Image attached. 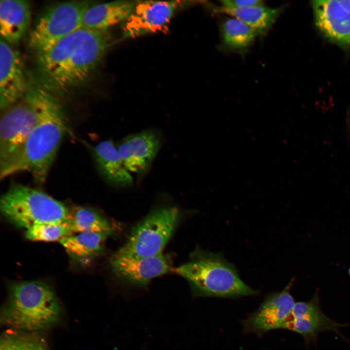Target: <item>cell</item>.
<instances>
[{
	"mask_svg": "<svg viewBox=\"0 0 350 350\" xmlns=\"http://www.w3.org/2000/svg\"><path fill=\"white\" fill-rule=\"evenodd\" d=\"M113 44L108 31L80 28L36 54L38 84L57 96L85 85Z\"/></svg>",
	"mask_w": 350,
	"mask_h": 350,
	"instance_id": "1",
	"label": "cell"
},
{
	"mask_svg": "<svg viewBox=\"0 0 350 350\" xmlns=\"http://www.w3.org/2000/svg\"><path fill=\"white\" fill-rule=\"evenodd\" d=\"M68 132L64 107L58 96L53 95L18 154L0 170V178L26 171L32 174L37 183H45L62 140Z\"/></svg>",
	"mask_w": 350,
	"mask_h": 350,
	"instance_id": "2",
	"label": "cell"
},
{
	"mask_svg": "<svg viewBox=\"0 0 350 350\" xmlns=\"http://www.w3.org/2000/svg\"><path fill=\"white\" fill-rule=\"evenodd\" d=\"M172 271L185 278L195 297L235 298L256 296L254 290L240 278L234 264L220 252L213 253L197 246L186 263Z\"/></svg>",
	"mask_w": 350,
	"mask_h": 350,
	"instance_id": "3",
	"label": "cell"
},
{
	"mask_svg": "<svg viewBox=\"0 0 350 350\" xmlns=\"http://www.w3.org/2000/svg\"><path fill=\"white\" fill-rule=\"evenodd\" d=\"M60 313L57 298L49 285L40 280L18 281L9 288L0 319L12 329L35 332L54 325Z\"/></svg>",
	"mask_w": 350,
	"mask_h": 350,
	"instance_id": "4",
	"label": "cell"
},
{
	"mask_svg": "<svg viewBox=\"0 0 350 350\" xmlns=\"http://www.w3.org/2000/svg\"><path fill=\"white\" fill-rule=\"evenodd\" d=\"M54 94L38 83L30 85L19 100L1 110L0 170L18 154L28 136L40 121Z\"/></svg>",
	"mask_w": 350,
	"mask_h": 350,
	"instance_id": "5",
	"label": "cell"
},
{
	"mask_svg": "<svg viewBox=\"0 0 350 350\" xmlns=\"http://www.w3.org/2000/svg\"><path fill=\"white\" fill-rule=\"evenodd\" d=\"M0 208L9 222L26 230L36 224L67 222L70 214L61 202L21 184L12 186L3 194Z\"/></svg>",
	"mask_w": 350,
	"mask_h": 350,
	"instance_id": "6",
	"label": "cell"
},
{
	"mask_svg": "<svg viewBox=\"0 0 350 350\" xmlns=\"http://www.w3.org/2000/svg\"><path fill=\"white\" fill-rule=\"evenodd\" d=\"M179 209L166 205L151 211L132 228L124 244L116 253L140 258L160 254L177 228Z\"/></svg>",
	"mask_w": 350,
	"mask_h": 350,
	"instance_id": "7",
	"label": "cell"
},
{
	"mask_svg": "<svg viewBox=\"0 0 350 350\" xmlns=\"http://www.w3.org/2000/svg\"><path fill=\"white\" fill-rule=\"evenodd\" d=\"M91 4L89 1L72 0L48 6L30 33L31 48L40 53L81 28L84 15Z\"/></svg>",
	"mask_w": 350,
	"mask_h": 350,
	"instance_id": "8",
	"label": "cell"
},
{
	"mask_svg": "<svg viewBox=\"0 0 350 350\" xmlns=\"http://www.w3.org/2000/svg\"><path fill=\"white\" fill-rule=\"evenodd\" d=\"M179 0L138 1L129 16L122 23L123 38H135L165 30L175 12L188 4Z\"/></svg>",
	"mask_w": 350,
	"mask_h": 350,
	"instance_id": "9",
	"label": "cell"
},
{
	"mask_svg": "<svg viewBox=\"0 0 350 350\" xmlns=\"http://www.w3.org/2000/svg\"><path fill=\"white\" fill-rule=\"evenodd\" d=\"M162 142L158 131L148 129L124 137L117 147L126 169L141 176L151 167Z\"/></svg>",
	"mask_w": 350,
	"mask_h": 350,
	"instance_id": "10",
	"label": "cell"
},
{
	"mask_svg": "<svg viewBox=\"0 0 350 350\" xmlns=\"http://www.w3.org/2000/svg\"><path fill=\"white\" fill-rule=\"evenodd\" d=\"M349 324H340L328 318L319 306V296L315 293L310 301L295 303L281 329L296 332L306 343L315 341L323 331H332L339 335V329Z\"/></svg>",
	"mask_w": 350,
	"mask_h": 350,
	"instance_id": "11",
	"label": "cell"
},
{
	"mask_svg": "<svg viewBox=\"0 0 350 350\" xmlns=\"http://www.w3.org/2000/svg\"><path fill=\"white\" fill-rule=\"evenodd\" d=\"M113 273L122 280L139 286L147 285L152 279L172 271V261L162 253L152 257L136 258L115 253L110 260Z\"/></svg>",
	"mask_w": 350,
	"mask_h": 350,
	"instance_id": "12",
	"label": "cell"
},
{
	"mask_svg": "<svg viewBox=\"0 0 350 350\" xmlns=\"http://www.w3.org/2000/svg\"><path fill=\"white\" fill-rule=\"evenodd\" d=\"M293 284V280L281 291L267 296L258 309L243 322L244 332L262 334L281 329L295 303L290 293Z\"/></svg>",
	"mask_w": 350,
	"mask_h": 350,
	"instance_id": "13",
	"label": "cell"
},
{
	"mask_svg": "<svg viewBox=\"0 0 350 350\" xmlns=\"http://www.w3.org/2000/svg\"><path fill=\"white\" fill-rule=\"evenodd\" d=\"M22 57L10 44L0 42L1 111L19 100L29 87Z\"/></svg>",
	"mask_w": 350,
	"mask_h": 350,
	"instance_id": "14",
	"label": "cell"
},
{
	"mask_svg": "<svg viewBox=\"0 0 350 350\" xmlns=\"http://www.w3.org/2000/svg\"><path fill=\"white\" fill-rule=\"evenodd\" d=\"M311 5L319 33L330 42L350 52V14L337 0H315Z\"/></svg>",
	"mask_w": 350,
	"mask_h": 350,
	"instance_id": "15",
	"label": "cell"
},
{
	"mask_svg": "<svg viewBox=\"0 0 350 350\" xmlns=\"http://www.w3.org/2000/svg\"><path fill=\"white\" fill-rule=\"evenodd\" d=\"M94 158L98 171L109 185L126 188L132 186L133 179L124 166L117 145L110 140H103L93 149Z\"/></svg>",
	"mask_w": 350,
	"mask_h": 350,
	"instance_id": "16",
	"label": "cell"
},
{
	"mask_svg": "<svg viewBox=\"0 0 350 350\" xmlns=\"http://www.w3.org/2000/svg\"><path fill=\"white\" fill-rule=\"evenodd\" d=\"M31 20V6L24 0H1L0 32L1 39L16 44L26 33Z\"/></svg>",
	"mask_w": 350,
	"mask_h": 350,
	"instance_id": "17",
	"label": "cell"
},
{
	"mask_svg": "<svg viewBox=\"0 0 350 350\" xmlns=\"http://www.w3.org/2000/svg\"><path fill=\"white\" fill-rule=\"evenodd\" d=\"M138 1L119 0L92 4L86 11L82 27L96 31H108L123 22L131 14Z\"/></svg>",
	"mask_w": 350,
	"mask_h": 350,
	"instance_id": "18",
	"label": "cell"
},
{
	"mask_svg": "<svg viewBox=\"0 0 350 350\" xmlns=\"http://www.w3.org/2000/svg\"><path fill=\"white\" fill-rule=\"evenodd\" d=\"M108 236L103 233L80 232L68 236L59 242L73 260L86 263L101 253Z\"/></svg>",
	"mask_w": 350,
	"mask_h": 350,
	"instance_id": "19",
	"label": "cell"
},
{
	"mask_svg": "<svg viewBox=\"0 0 350 350\" xmlns=\"http://www.w3.org/2000/svg\"><path fill=\"white\" fill-rule=\"evenodd\" d=\"M221 11L246 24L258 35H264L275 23L282 11V8H271L264 5L240 8L221 7Z\"/></svg>",
	"mask_w": 350,
	"mask_h": 350,
	"instance_id": "20",
	"label": "cell"
},
{
	"mask_svg": "<svg viewBox=\"0 0 350 350\" xmlns=\"http://www.w3.org/2000/svg\"><path fill=\"white\" fill-rule=\"evenodd\" d=\"M68 223L73 233L97 232L110 236L115 231L113 225L107 218L87 207H76L70 210Z\"/></svg>",
	"mask_w": 350,
	"mask_h": 350,
	"instance_id": "21",
	"label": "cell"
},
{
	"mask_svg": "<svg viewBox=\"0 0 350 350\" xmlns=\"http://www.w3.org/2000/svg\"><path fill=\"white\" fill-rule=\"evenodd\" d=\"M220 31L224 45L235 51L248 48L258 35L254 29L233 17L223 20Z\"/></svg>",
	"mask_w": 350,
	"mask_h": 350,
	"instance_id": "22",
	"label": "cell"
},
{
	"mask_svg": "<svg viewBox=\"0 0 350 350\" xmlns=\"http://www.w3.org/2000/svg\"><path fill=\"white\" fill-rule=\"evenodd\" d=\"M0 350H48V347L38 332L11 329L1 335Z\"/></svg>",
	"mask_w": 350,
	"mask_h": 350,
	"instance_id": "23",
	"label": "cell"
},
{
	"mask_svg": "<svg viewBox=\"0 0 350 350\" xmlns=\"http://www.w3.org/2000/svg\"><path fill=\"white\" fill-rule=\"evenodd\" d=\"M73 234L68 222L35 225L26 230L25 237L29 240L39 242L60 241Z\"/></svg>",
	"mask_w": 350,
	"mask_h": 350,
	"instance_id": "24",
	"label": "cell"
},
{
	"mask_svg": "<svg viewBox=\"0 0 350 350\" xmlns=\"http://www.w3.org/2000/svg\"><path fill=\"white\" fill-rule=\"evenodd\" d=\"M222 7L240 8L264 5L260 0H224L220 1Z\"/></svg>",
	"mask_w": 350,
	"mask_h": 350,
	"instance_id": "25",
	"label": "cell"
},
{
	"mask_svg": "<svg viewBox=\"0 0 350 350\" xmlns=\"http://www.w3.org/2000/svg\"><path fill=\"white\" fill-rule=\"evenodd\" d=\"M337 1L341 7L350 14V0H338Z\"/></svg>",
	"mask_w": 350,
	"mask_h": 350,
	"instance_id": "26",
	"label": "cell"
},
{
	"mask_svg": "<svg viewBox=\"0 0 350 350\" xmlns=\"http://www.w3.org/2000/svg\"><path fill=\"white\" fill-rule=\"evenodd\" d=\"M347 132H348L350 140V114L349 116L348 117V120L347 121Z\"/></svg>",
	"mask_w": 350,
	"mask_h": 350,
	"instance_id": "27",
	"label": "cell"
},
{
	"mask_svg": "<svg viewBox=\"0 0 350 350\" xmlns=\"http://www.w3.org/2000/svg\"><path fill=\"white\" fill-rule=\"evenodd\" d=\"M348 273H349V275L350 276V268L349 269Z\"/></svg>",
	"mask_w": 350,
	"mask_h": 350,
	"instance_id": "28",
	"label": "cell"
}]
</instances>
